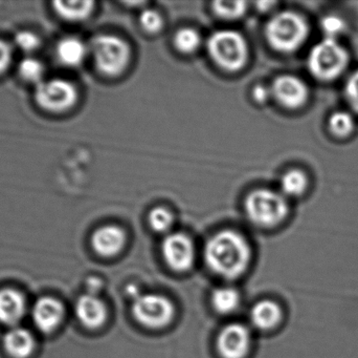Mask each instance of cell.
I'll use <instances>...</instances> for the list:
<instances>
[{
    "label": "cell",
    "mask_w": 358,
    "mask_h": 358,
    "mask_svg": "<svg viewBox=\"0 0 358 358\" xmlns=\"http://www.w3.org/2000/svg\"><path fill=\"white\" fill-rule=\"evenodd\" d=\"M250 259V245L235 231H221L206 244V264L210 270L225 279H237L243 275Z\"/></svg>",
    "instance_id": "1"
},
{
    "label": "cell",
    "mask_w": 358,
    "mask_h": 358,
    "mask_svg": "<svg viewBox=\"0 0 358 358\" xmlns=\"http://www.w3.org/2000/svg\"><path fill=\"white\" fill-rule=\"evenodd\" d=\"M266 38L271 46L280 52H294L302 46L308 36V25L294 12L275 15L266 25Z\"/></svg>",
    "instance_id": "2"
},
{
    "label": "cell",
    "mask_w": 358,
    "mask_h": 358,
    "mask_svg": "<svg viewBox=\"0 0 358 358\" xmlns=\"http://www.w3.org/2000/svg\"><path fill=\"white\" fill-rule=\"evenodd\" d=\"M348 61L347 50L336 39L326 37L311 50L308 67L317 79L329 81L345 71Z\"/></svg>",
    "instance_id": "3"
},
{
    "label": "cell",
    "mask_w": 358,
    "mask_h": 358,
    "mask_svg": "<svg viewBox=\"0 0 358 358\" xmlns=\"http://www.w3.org/2000/svg\"><path fill=\"white\" fill-rule=\"evenodd\" d=\"M208 48L213 60L227 71H238L248 60V44L235 31L225 29L213 34Z\"/></svg>",
    "instance_id": "4"
},
{
    "label": "cell",
    "mask_w": 358,
    "mask_h": 358,
    "mask_svg": "<svg viewBox=\"0 0 358 358\" xmlns=\"http://www.w3.org/2000/svg\"><path fill=\"white\" fill-rule=\"evenodd\" d=\"M245 209L250 220L262 227L275 226L288 214L286 200L268 189H258L250 193L246 199Z\"/></svg>",
    "instance_id": "5"
},
{
    "label": "cell",
    "mask_w": 358,
    "mask_h": 358,
    "mask_svg": "<svg viewBox=\"0 0 358 358\" xmlns=\"http://www.w3.org/2000/svg\"><path fill=\"white\" fill-rule=\"evenodd\" d=\"M90 50L99 71L107 76L119 75L129 62V46L117 36H96Z\"/></svg>",
    "instance_id": "6"
},
{
    "label": "cell",
    "mask_w": 358,
    "mask_h": 358,
    "mask_svg": "<svg viewBox=\"0 0 358 358\" xmlns=\"http://www.w3.org/2000/svg\"><path fill=\"white\" fill-rule=\"evenodd\" d=\"M132 313L136 321L145 327L159 329L171 323L174 306L166 296L142 294L134 301Z\"/></svg>",
    "instance_id": "7"
},
{
    "label": "cell",
    "mask_w": 358,
    "mask_h": 358,
    "mask_svg": "<svg viewBox=\"0 0 358 358\" xmlns=\"http://www.w3.org/2000/svg\"><path fill=\"white\" fill-rule=\"evenodd\" d=\"M36 102L48 111H66L77 102L78 92L73 83L62 79L48 80L37 84Z\"/></svg>",
    "instance_id": "8"
},
{
    "label": "cell",
    "mask_w": 358,
    "mask_h": 358,
    "mask_svg": "<svg viewBox=\"0 0 358 358\" xmlns=\"http://www.w3.org/2000/svg\"><path fill=\"white\" fill-rule=\"evenodd\" d=\"M163 256L173 270H189L195 259L193 242L182 233H172L164 241Z\"/></svg>",
    "instance_id": "9"
},
{
    "label": "cell",
    "mask_w": 358,
    "mask_h": 358,
    "mask_svg": "<svg viewBox=\"0 0 358 358\" xmlns=\"http://www.w3.org/2000/svg\"><path fill=\"white\" fill-rule=\"evenodd\" d=\"M250 330L241 324H231L219 334L217 348L223 358H244L250 350Z\"/></svg>",
    "instance_id": "10"
},
{
    "label": "cell",
    "mask_w": 358,
    "mask_h": 358,
    "mask_svg": "<svg viewBox=\"0 0 358 358\" xmlns=\"http://www.w3.org/2000/svg\"><path fill=\"white\" fill-rule=\"evenodd\" d=\"M65 309L57 298L44 296L39 298L31 309V319L38 330L52 333L62 324Z\"/></svg>",
    "instance_id": "11"
},
{
    "label": "cell",
    "mask_w": 358,
    "mask_h": 358,
    "mask_svg": "<svg viewBox=\"0 0 358 358\" xmlns=\"http://www.w3.org/2000/svg\"><path fill=\"white\" fill-rule=\"evenodd\" d=\"M273 92L280 103L288 109H298L306 102L308 88L294 76H280L275 80Z\"/></svg>",
    "instance_id": "12"
},
{
    "label": "cell",
    "mask_w": 358,
    "mask_h": 358,
    "mask_svg": "<svg viewBox=\"0 0 358 358\" xmlns=\"http://www.w3.org/2000/svg\"><path fill=\"white\" fill-rule=\"evenodd\" d=\"M27 310L24 296L18 290L4 288L0 290V323L16 327Z\"/></svg>",
    "instance_id": "13"
},
{
    "label": "cell",
    "mask_w": 358,
    "mask_h": 358,
    "mask_svg": "<svg viewBox=\"0 0 358 358\" xmlns=\"http://www.w3.org/2000/svg\"><path fill=\"white\" fill-rule=\"evenodd\" d=\"M76 315L82 325L90 329H96L106 322V305L98 296L87 294L78 300Z\"/></svg>",
    "instance_id": "14"
},
{
    "label": "cell",
    "mask_w": 358,
    "mask_h": 358,
    "mask_svg": "<svg viewBox=\"0 0 358 358\" xmlns=\"http://www.w3.org/2000/svg\"><path fill=\"white\" fill-rule=\"evenodd\" d=\"M126 235L123 229L113 225L101 227L92 237V244L96 254L106 258L115 256L125 245Z\"/></svg>",
    "instance_id": "15"
},
{
    "label": "cell",
    "mask_w": 358,
    "mask_h": 358,
    "mask_svg": "<svg viewBox=\"0 0 358 358\" xmlns=\"http://www.w3.org/2000/svg\"><path fill=\"white\" fill-rule=\"evenodd\" d=\"M3 347L13 358H27L36 349V340L31 331L22 327L10 328L3 338Z\"/></svg>",
    "instance_id": "16"
},
{
    "label": "cell",
    "mask_w": 358,
    "mask_h": 358,
    "mask_svg": "<svg viewBox=\"0 0 358 358\" xmlns=\"http://www.w3.org/2000/svg\"><path fill=\"white\" fill-rule=\"evenodd\" d=\"M281 319V308L271 301H262L255 305L250 311V321L257 329H273L275 326L279 325Z\"/></svg>",
    "instance_id": "17"
},
{
    "label": "cell",
    "mask_w": 358,
    "mask_h": 358,
    "mask_svg": "<svg viewBox=\"0 0 358 358\" xmlns=\"http://www.w3.org/2000/svg\"><path fill=\"white\" fill-rule=\"evenodd\" d=\"M87 48L82 40L75 37L65 38L57 46L59 60L67 67H77L85 59Z\"/></svg>",
    "instance_id": "18"
},
{
    "label": "cell",
    "mask_w": 358,
    "mask_h": 358,
    "mask_svg": "<svg viewBox=\"0 0 358 358\" xmlns=\"http://www.w3.org/2000/svg\"><path fill=\"white\" fill-rule=\"evenodd\" d=\"M94 1H55L56 12L67 20L79 21L87 18L94 8Z\"/></svg>",
    "instance_id": "19"
},
{
    "label": "cell",
    "mask_w": 358,
    "mask_h": 358,
    "mask_svg": "<svg viewBox=\"0 0 358 358\" xmlns=\"http://www.w3.org/2000/svg\"><path fill=\"white\" fill-rule=\"evenodd\" d=\"M213 307L221 315L233 313L240 305V296L237 290L222 287L215 290L212 296Z\"/></svg>",
    "instance_id": "20"
},
{
    "label": "cell",
    "mask_w": 358,
    "mask_h": 358,
    "mask_svg": "<svg viewBox=\"0 0 358 358\" xmlns=\"http://www.w3.org/2000/svg\"><path fill=\"white\" fill-rule=\"evenodd\" d=\"M282 191L290 197L302 195L307 187V178L301 170H290L284 174L281 181Z\"/></svg>",
    "instance_id": "21"
},
{
    "label": "cell",
    "mask_w": 358,
    "mask_h": 358,
    "mask_svg": "<svg viewBox=\"0 0 358 358\" xmlns=\"http://www.w3.org/2000/svg\"><path fill=\"white\" fill-rule=\"evenodd\" d=\"M174 41H176V48L180 52L187 53V54L195 52L201 43L199 34L195 29H189V27L178 31Z\"/></svg>",
    "instance_id": "22"
},
{
    "label": "cell",
    "mask_w": 358,
    "mask_h": 358,
    "mask_svg": "<svg viewBox=\"0 0 358 358\" xmlns=\"http://www.w3.org/2000/svg\"><path fill=\"white\" fill-rule=\"evenodd\" d=\"M19 75L29 82L39 84L42 82L44 67L39 60L35 58H25L21 61L18 67Z\"/></svg>",
    "instance_id": "23"
},
{
    "label": "cell",
    "mask_w": 358,
    "mask_h": 358,
    "mask_svg": "<svg viewBox=\"0 0 358 358\" xmlns=\"http://www.w3.org/2000/svg\"><path fill=\"white\" fill-rule=\"evenodd\" d=\"M329 126L336 136L346 137L351 134L355 128V120L352 116L346 111H336L330 117Z\"/></svg>",
    "instance_id": "24"
},
{
    "label": "cell",
    "mask_w": 358,
    "mask_h": 358,
    "mask_svg": "<svg viewBox=\"0 0 358 358\" xmlns=\"http://www.w3.org/2000/svg\"><path fill=\"white\" fill-rule=\"evenodd\" d=\"M215 13L222 18H239L246 11L245 1H216L214 4Z\"/></svg>",
    "instance_id": "25"
},
{
    "label": "cell",
    "mask_w": 358,
    "mask_h": 358,
    "mask_svg": "<svg viewBox=\"0 0 358 358\" xmlns=\"http://www.w3.org/2000/svg\"><path fill=\"white\" fill-rule=\"evenodd\" d=\"M149 223L153 230L157 233H166L173 224V216L165 208H155L149 214Z\"/></svg>",
    "instance_id": "26"
},
{
    "label": "cell",
    "mask_w": 358,
    "mask_h": 358,
    "mask_svg": "<svg viewBox=\"0 0 358 358\" xmlns=\"http://www.w3.org/2000/svg\"><path fill=\"white\" fill-rule=\"evenodd\" d=\"M345 27H346L345 21L336 15H328L324 17L322 21V29L325 32L327 38H332V39H336V36L343 33Z\"/></svg>",
    "instance_id": "27"
},
{
    "label": "cell",
    "mask_w": 358,
    "mask_h": 358,
    "mask_svg": "<svg viewBox=\"0 0 358 358\" xmlns=\"http://www.w3.org/2000/svg\"><path fill=\"white\" fill-rule=\"evenodd\" d=\"M140 22L149 33H157L163 27V18L155 10H145L141 14Z\"/></svg>",
    "instance_id": "28"
},
{
    "label": "cell",
    "mask_w": 358,
    "mask_h": 358,
    "mask_svg": "<svg viewBox=\"0 0 358 358\" xmlns=\"http://www.w3.org/2000/svg\"><path fill=\"white\" fill-rule=\"evenodd\" d=\"M15 43L24 52H33L40 46V40L31 32H20L15 37Z\"/></svg>",
    "instance_id": "29"
},
{
    "label": "cell",
    "mask_w": 358,
    "mask_h": 358,
    "mask_svg": "<svg viewBox=\"0 0 358 358\" xmlns=\"http://www.w3.org/2000/svg\"><path fill=\"white\" fill-rule=\"evenodd\" d=\"M346 97L352 109L358 113V71L352 74L347 82Z\"/></svg>",
    "instance_id": "30"
},
{
    "label": "cell",
    "mask_w": 358,
    "mask_h": 358,
    "mask_svg": "<svg viewBox=\"0 0 358 358\" xmlns=\"http://www.w3.org/2000/svg\"><path fill=\"white\" fill-rule=\"evenodd\" d=\"M12 60V50L6 41L0 40V74L8 69Z\"/></svg>",
    "instance_id": "31"
},
{
    "label": "cell",
    "mask_w": 358,
    "mask_h": 358,
    "mask_svg": "<svg viewBox=\"0 0 358 358\" xmlns=\"http://www.w3.org/2000/svg\"><path fill=\"white\" fill-rule=\"evenodd\" d=\"M269 95H271V92H269L268 88H265V86L258 85L257 88H255L254 98L257 102H266V101L268 100Z\"/></svg>",
    "instance_id": "32"
},
{
    "label": "cell",
    "mask_w": 358,
    "mask_h": 358,
    "mask_svg": "<svg viewBox=\"0 0 358 358\" xmlns=\"http://www.w3.org/2000/svg\"><path fill=\"white\" fill-rule=\"evenodd\" d=\"M103 283L98 277H90L87 281L88 294L98 296L100 290L102 289Z\"/></svg>",
    "instance_id": "33"
},
{
    "label": "cell",
    "mask_w": 358,
    "mask_h": 358,
    "mask_svg": "<svg viewBox=\"0 0 358 358\" xmlns=\"http://www.w3.org/2000/svg\"><path fill=\"white\" fill-rule=\"evenodd\" d=\"M127 294L128 296H131L132 300L134 301L136 298H138V296H140L142 294H141L138 287H136V286L134 285H129L128 286Z\"/></svg>",
    "instance_id": "34"
},
{
    "label": "cell",
    "mask_w": 358,
    "mask_h": 358,
    "mask_svg": "<svg viewBox=\"0 0 358 358\" xmlns=\"http://www.w3.org/2000/svg\"><path fill=\"white\" fill-rule=\"evenodd\" d=\"M273 2H259L258 6L260 10L262 11H267L269 10L268 6H273Z\"/></svg>",
    "instance_id": "35"
}]
</instances>
